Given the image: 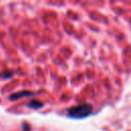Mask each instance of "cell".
I'll use <instances>...</instances> for the list:
<instances>
[{
	"mask_svg": "<svg viewBox=\"0 0 131 131\" xmlns=\"http://www.w3.org/2000/svg\"><path fill=\"white\" fill-rule=\"evenodd\" d=\"M32 95H34V92L28 91V90H23V91L15 92V93L11 94L9 96V99L10 100H16V99H19V98H23V97H26V96H32Z\"/></svg>",
	"mask_w": 131,
	"mask_h": 131,
	"instance_id": "2",
	"label": "cell"
},
{
	"mask_svg": "<svg viewBox=\"0 0 131 131\" xmlns=\"http://www.w3.org/2000/svg\"><path fill=\"white\" fill-rule=\"evenodd\" d=\"M21 130L23 131H31V126L27 122H24L21 125Z\"/></svg>",
	"mask_w": 131,
	"mask_h": 131,
	"instance_id": "4",
	"label": "cell"
},
{
	"mask_svg": "<svg viewBox=\"0 0 131 131\" xmlns=\"http://www.w3.org/2000/svg\"><path fill=\"white\" fill-rule=\"evenodd\" d=\"M27 106L30 108H34V110H39L43 106V102H41L40 100H37V99H33L28 102Z\"/></svg>",
	"mask_w": 131,
	"mask_h": 131,
	"instance_id": "3",
	"label": "cell"
},
{
	"mask_svg": "<svg viewBox=\"0 0 131 131\" xmlns=\"http://www.w3.org/2000/svg\"><path fill=\"white\" fill-rule=\"evenodd\" d=\"M92 112H93V106L90 103H83L68 108L67 117L71 119H84L90 116Z\"/></svg>",
	"mask_w": 131,
	"mask_h": 131,
	"instance_id": "1",
	"label": "cell"
}]
</instances>
